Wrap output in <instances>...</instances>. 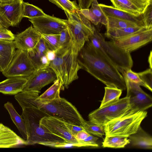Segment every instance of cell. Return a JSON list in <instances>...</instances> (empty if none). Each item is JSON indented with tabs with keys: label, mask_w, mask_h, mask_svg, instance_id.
<instances>
[{
	"label": "cell",
	"mask_w": 152,
	"mask_h": 152,
	"mask_svg": "<svg viewBox=\"0 0 152 152\" xmlns=\"http://www.w3.org/2000/svg\"><path fill=\"white\" fill-rule=\"evenodd\" d=\"M63 87L59 79H56L53 84L44 92L37 98L36 101L38 103L45 104L59 98L60 90Z\"/></svg>",
	"instance_id": "d4e9b609"
},
{
	"label": "cell",
	"mask_w": 152,
	"mask_h": 152,
	"mask_svg": "<svg viewBox=\"0 0 152 152\" xmlns=\"http://www.w3.org/2000/svg\"><path fill=\"white\" fill-rule=\"evenodd\" d=\"M83 126L85 130L89 134L102 138L105 133L104 127L97 125L89 121L85 120Z\"/></svg>",
	"instance_id": "836d02e7"
},
{
	"label": "cell",
	"mask_w": 152,
	"mask_h": 152,
	"mask_svg": "<svg viewBox=\"0 0 152 152\" xmlns=\"http://www.w3.org/2000/svg\"><path fill=\"white\" fill-rule=\"evenodd\" d=\"M147 0V1H152V0Z\"/></svg>",
	"instance_id": "681fc988"
},
{
	"label": "cell",
	"mask_w": 152,
	"mask_h": 152,
	"mask_svg": "<svg viewBox=\"0 0 152 152\" xmlns=\"http://www.w3.org/2000/svg\"><path fill=\"white\" fill-rule=\"evenodd\" d=\"M152 2L148 5L142 14V21L144 26L147 29L152 28Z\"/></svg>",
	"instance_id": "74e56055"
},
{
	"label": "cell",
	"mask_w": 152,
	"mask_h": 152,
	"mask_svg": "<svg viewBox=\"0 0 152 152\" xmlns=\"http://www.w3.org/2000/svg\"><path fill=\"white\" fill-rule=\"evenodd\" d=\"M99 6L107 17L117 18L133 22L138 26H144L142 14L139 16H135L113 6L103 4H99Z\"/></svg>",
	"instance_id": "44dd1931"
},
{
	"label": "cell",
	"mask_w": 152,
	"mask_h": 152,
	"mask_svg": "<svg viewBox=\"0 0 152 152\" xmlns=\"http://www.w3.org/2000/svg\"><path fill=\"white\" fill-rule=\"evenodd\" d=\"M130 143L128 137L124 136H105L102 142L104 148H121Z\"/></svg>",
	"instance_id": "f1b7e54d"
},
{
	"label": "cell",
	"mask_w": 152,
	"mask_h": 152,
	"mask_svg": "<svg viewBox=\"0 0 152 152\" xmlns=\"http://www.w3.org/2000/svg\"><path fill=\"white\" fill-rule=\"evenodd\" d=\"M41 37V34L31 26L15 35L14 42L16 48L28 51L36 46Z\"/></svg>",
	"instance_id": "9a60e30c"
},
{
	"label": "cell",
	"mask_w": 152,
	"mask_h": 152,
	"mask_svg": "<svg viewBox=\"0 0 152 152\" xmlns=\"http://www.w3.org/2000/svg\"><path fill=\"white\" fill-rule=\"evenodd\" d=\"M63 10L66 14L72 13L80 10L76 1L70 0H48Z\"/></svg>",
	"instance_id": "1f68e13d"
},
{
	"label": "cell",
	"mask_w": 152,
	"mask_h": 152,
	"mask_svg": "<svg viewBox=\"0 0 152 152\" xmlns=\"http://www.w3.org/2000/svg\"><path fill=\"white\" fill-rule=\"evenodd\" d=\"M152 39V28L144 29L122 38L111 40L123 51L130 53L146 45Z\"/></svg>",
	"instance_id": "7c38bea8"
},
{
	"label": "cell",
	"mask_w": 152,
	"mask_h": 152,
	"mask_svg": "<svg viewBox=\"0 0 152 152\" xmlns=\"http://www.w3.org/2000/svg\"><path fill=\"white\" fill-rule=\"evenodd\" d=\"M77 62L81 67L106 86L126 89L124 79L117 67L86 42L78 53Z\"/></svg>",
	"instance_id": "6da1fadb"
},
{
	"label": "cell",
	"mask_w": 152,
	"mask_h": 152,
	"mask_svg": "<svg viewBox=\"0 0 152 152\" xmlns=\"http://www.w3.org/2000/svg\"><path fill=\"white\" fill-rule=\"evenodd\" d=\"M2 27L1 25H0V27Z\"/></svg>",
	"instance_id": "f907efd6"
},
{
	"label": "cell",
	"mask_w": 152,
	"mask_h": 152,
	"mask_svg": "<svg viewBox=\"0 0 152 152\" xmlns=\"http://www.w3.org/2000/svg\"><path fill=\"white\" fill-rule=\"evenodd\" d=\"M46 55L48 61L50 63L55 57V50H49L47 52Z\"/></svg>",
	"instance_id": "bcb514c9"
},
{
	"label": "cell",
	"mask_w": 152,
	"mask_h": 152,
	"mask_svg": "<svg viewBox=\"0 0 152 152\" xmlns=\"http://www.w3.org/2000/svg\"><path fill=\"white\" fill-rule=\"evenodd\" d=\"M130 110L129 98L119 99L113 104L98 108L88 115L90 122L99 126H104L108 122L128 113Z\"/></svg>",
	"instance_id": "ba28073f"
},
{
	"label": "cell",
	"mask_w": 152,
	"mask_h": 152,
	"mask_svg": "<svg viewBox=\"0 0 152 152\" xmlns=\"http://www.w3.org/2000/svg\"><path fill=\"white\" fill-rule=\"evenodd\" d=\"M48 49L50 50H56L58 47L60 34H41Z\"/></svg>",
	"instance_id": "e575fe53"
},
{
	"label": "cell",
	"mask_w": 152,
	"mask_h": 152,
	"mask_svg": "<svg viewBox=\"0 0 152 152\" xmlns=\"http://www.w3.org/2000/svg\"><path fill=\"white\" fill-rule=\"evenodd\" d=\"M71 43L58 49L57 60L59 66L60 80L63 86L68 88L69 85L78 79V72L81 69L77 61V56L71 49Z\"/></svg>",
	"instance_id": "52a82bcc"
},
{
	"label": "cell",
	"mask_w": 152,
	"mask_h": 152,
	"mask_svg": "<svg viewBox=\"0 0 152 152\" xmlns=\"http://www.w3.org/2000/svg\"><path fill=\"white\" fill-rule=\"evenodd\" d=\"M105 92L99 107L110 105L117 101L120 99L122 90L117 88L106 86Z\"/></svg>",
	"instance_id": "f546056e"
},
{
	"label": "cell",
	"mask_w": 152,
	"mask_h": 152,
	"mask_svg": "<svg viewBox=\"0 0 152 152\" xmlns=\"http://www.w3.org/2000/svg\"><path fill=\"white\" fill-rule=\"evenodd\" d=\"M22 6V16L23 18H37L44 16L46 14L41 9L28 2L23 1Z\"/></svg>",
	"instance_id": "4dcf8cb0"
},
{
	"label": "cell",
	"mask_w": 152,
	"mask_h": 152,
	"mask_svg": "<svg viewBox=\"0 0 152 152\" xmlns=\"http://www.w3.org/2000/svg\"><path fill=\"white\" fill-rule=\"evenodd\" d=\"M146 111L135 113L130 111L119 118L108 122L104 126L105 136L129 137L135 133L142 121L147 116Z\"/></svg>",
	"instance_id": "5b68a950"
},
{
	"label": "cell",
	"mask_w": 152,
	"mask_h": 152,
	"mask_svg": "<svg viewBox=\"0 0 152 152\" xmlns=\"http://www.w3.org/2000/svg\"><path fill=\"white\" fill-rule=\"evenodd\" d=\"M21 1H23V0H21Z\"/></svg>",
	"instance_id": "816d5d0a"
},
{
	"label": "cell",
	"mask_w": 152,
	"mask_h": 152,
	"mask_svg": "<svg viewBox=\"0 0 152 152\" xmlns=\"http://www.w3.org/2000/svg\"><path fill=\"white\" fill-rule=\"evenodd\" d=\"M93 0H78L80 9L89 8Z\"/></svg>",
	"instance_id": "7bdbcfd3"
},
{
	"label": "cell",
	"mask_w": 152,
	"mask_h": 152,
	"mask_svg": "<svg viewBox=\"0 0 152 152\" xmlns=\"http://www.w3.org/2000/svg\"><path fill=\"white\" fill-rule=\"evenodd\" d=\"M4 106L8 111L11 120L23 139L26 140L28 138V134L25 123L21 115L18 113L11 102H7L4 104Z\"/></svg>",
	"instance_id": "484cf974"
},
{
	"label": "cell",
	"mask_w": 152,
	"mask_h": 152,
	"mask_svg": "<svg viewBox=\"0 0 152 152\" xmlns=\"http://www.w3.org/2000/svg\"><path fill=\"white\" fill-rule=\"evenodd\" d=\"M120 72L121 73L124 80L134 82L145 88V86L141 79L138 73L133 71L131 69L122 70Z\"/></svg>",
	"instance_id": "d590c367"
},
{
	"label": "cell",
	"mask_w": 152,
	"mask_h": 152,
	"mask_svg": "<svg viewBox=\"0 0 152 152\" xmlns=\"http://www.w3.org/2000/svg\"><path fill=\"white\" fill-rule=\"evenodd\" d=\"M148 62L149 64L150 68L152 69V51L150 52V54L148 58Z\"/></svg>",
	"instance_id": "7dc6e473"
},
{
	"label": "cell",
	"mask_w": 152,
	"mask_h": 152,
	"mask_svg": "<svg viewBox=\"0 0 152 152\" xmlns=\"http://www.w3.org/2000/svg\"><path fill=\"white\" fill-rule=\"evenodd\" d=\"M40 91H26L15 95L14 97L22 109L26 107L37 108L35 99L39 96Z\"/></svg>",
	"instance_id": "4316f807"
},
{
	"label": "cell",
	"mask_w": 152,
	"mask_h": 152,
	"mask_svg": "<svg viewBox=\"0 0 152 152\" xmlns=\"http://www.w3.org/2000/svg\"><path fill=\"white\" fill-rule=\"evenodd\" d=\"M30 58L28 50L18 49L7 67L2 72L5 77H27L37 69Z\"/></svg>",
	"instance_id": "9c48e42d"
},
{
	"label": "cell",
	"mask_w": 152,
	"mask_h": 152,
	"mask_svg": "<svg viewBox=\"0 0 152 152\" xmlns=\"http://www.w3.org/2000/svg\"><path fill=\"white\" fill-rule=\"evenodd\" d=\"M99 24L95 26L89 42L103 56L115 65L119 72L131 69L133 63L130 53L119 49L111 40L106 41L104 36L100 32Z\"/></svg>",
	"instance_id": "3957f363"
},
{
	"label": "cell",
	"mask_w": 152,
	"mask_h": 152,
	"mask_svg": "<svg viewBox=\"0 0 152 152\" xmlns=\"http://www.w3.org/2000/svg\"><path fill=\"white\" fill-rule=\"evenodd\" d=\"M22 110L21 115L25 123L28 137L26 140L27 145L37 144L56 148L66 142L60 137L47 132L39 125L41 118L49 116L45 112L36 107H26Z\"/></svg>",
	"instance_id": "7a4b0ae2"
},
{
	"label": "cell",
	"mask_w": 152,
	"mask_h": 152,
	"mask_svg": "<svg viewBox=\"0 0 152 152\" xmlns=\"http://www.w3.org/2000/svg\"><path fill=\"white\" fill-rule=\"evenodd\" d=\"M36 101L37 108L49 116L56 117L67 123L83 126L85 120L75 107L64 98L60 97L45 104Z\"/></svg>",
	"instance_id": "8992f818"
},
{
	"label": "cell",
	"mask_w": 152,
	"mask_h": 152,
	"mask_svg": "<svg viewBox=\"0 0 152 152\" xmlns=\"http://www.w3.org/2000/svg\"><path fill=\"white\" fill-rule=\"evenodd\" d=\"M15 48L14 41L0 40V70L1 72L10 64Z\"/></svg>",
	"instance_id": "603a6c76"
},
{
	"label": "cell",
	"mask_w": 152,
	"mask_h": 152,
	"mask_svg": "<svg viewBox=\"0 0 152 152\" xmlns=\"http://www.w3.org/2000/svg\"><path fill=\"white\" fill-rule=\"evenodd\" d=\"M98 139V138L90 134L85 139L80 142L82 144L83 147H97L99 145L96 141Z\"/></svg>",
	"instance_id": "60d3db41"
},
{
	"label": "cell",
	"mask_w": 152,
	"mask_h": 152,
	"mask_svg": "<svg viewBox=\"0 0 152 152\" xmlns=\"http://www.w3.org/2000/svg\"><path fill=\"white\" fill-rule=\"evenodd\" d=\"M27 81V77H15L0 82V93L15 95L22 91Z\"/></svg>",
	"instance_id": "ffe728a7"
},
{
	"label": "cell",
	"mask_w": 152,
	"mask_h": 152,
	"mask_svg": "<svg viewBox=\"0 0 152 152\" xmlns=\"http://www.w3.org/2000/svg\"><path fill=\"white\" fill-rule=\"evenodd\" d=\"M90 9H80L81 12L93 25L101 23L106 26L107 17L99 6L97 0H93Z\"/></svg>",
	"instance_id": "7402d4cb"
},
{
	"label": "cell",
	"mask_w": 152,
	"mask_h": 152,
	"mask_svg": "<svg viewBox=\"0 0 152 152\" xmlns=\"http://www.w3.org/2000/svg\"><path fill=\"white\" fill-rule=\"evenodd\" d=\"M23 1L14 0L9 4H0V11L10 22L11 26H18L23 18Z\"/></svg>",
	"instance_id": "2e32d148"
},
{
	"label": "cell",
	"mask_w": 152,
	"mask_h": 152,
	"mask_svg": "<svg viewBox=\"0 0 152 152\" xmlns=\"http://www.w3.org/2000/svg\"><path fill=\"white\" fill-rule=\"evenodd\" d=\"M14 0H0V4H6L11 3Z\"/></svg>",
	"instance_id": "c3c4849f"
},
{
	"label": "cell",
	"mask_w": 152,
	"mask_h": 152,
	"mask_svg": "<svg viewBox=\"0 0 152 152\" xmlns=\"http://www.w3.org/2000/svg\"><path fill=\"white\" fill-rule=\"evenodd\" d=\"M130 143L133 146L147 149H152V137L141 127H139L137 132L128 137Z\"/></svg>",
	"instance_id": "cb8c5ba5"
},
{
	"label": "cell",
	"mask_w": 152,
	"mask_h": 152,
	"mask_svg": "<svg viewBox=\"0 0 152 152\" xmlns=\"http://www.w3.org/2000/svg\"><path fill=\"white\" fill-rule=\"evenodd\" d=\"M67 29L71 39V49L78 56L95 30V26L80 11L66 14Z\"/></svg>",
	"instance_id": "277c9868"
},
{
	"label": "cell",
	"mask_w": 152,
	"mask_h": 152,
	"mask_svg": "<svg viewBox=\"0 0 152 152\" xmlns=\"http://www.w3.org/2000/svg\"><path fill=\"white\" fill-rule=\"evenodd\" d=\"M0 72H1L0 70Z\"/></svg>",
	"instance_id": "f5cc1de1"
},
{
	"label": "cell",
	"mask_w": 152,
	"mask_h": 152,
	"mask_svg": "<svg viewBox=\"0 0 152 152\" xmlns=\"http://www.w3.org/2000/svg\"><path fill=\"white\" fill-rule=\"evenodd\" d=\"M27 78V81L23 91H40L43 87L54 81L57 77L49 66L37 69Z\"/></svg>",
	"instance_id": "5bb4252c"
},
{
	"label": "cell",
	"mask_w": 152,
	"mask_h": 152,
	"mask_svg": "<svg viewBox=\"0 0 152 152\" xmlns=\"http://www.w3.org/2000/svg\"><path fill=\"white\" fill-rule=\"evenodd\" d=\"M66 124L70 132L75 137L78 132L81 130H85L82 126H78L67 123Z\"/></svg>",
	"instance_id": "b9f144b4"
},
{
	"label": "cell",
	"mask_w": 152,
	"mask_h": 152,
	"mask_svg": "<svg viewBox=\"0 0 152 152\" xmlns=\"http://www.w3.org/2000/svg\"><path fill=\"white\" fill-rule=\"evenodd\" d=\"M90 134H91L88 133L86 130H83L78 132L75 136V137L76 139L79 142L85 139Z\"/></svg>",
	"instance_id": "ee69618b"
},
{
	"label": "cell",
	"mask_w": 152,
	"mask_h": 152,
	"mask_svg": "<svg viewBox=\"0 0 152 152\" xmlns=\"http://www.w3.org/2000/svg\"><path fill=\"white\" fill-rule=\"evenodd\" d=\"M39 125L47 132L60 137L66 142L73 143L76 147H82L81 143L70 132L66 122L56 117L46 116L41 119Z\"/></svg>",
	"instance_id": "30bf717a"
},
{
	"label": "cell",
	"mask_w": 152,
	"mask_h": 152,
	"mask_svg": "<svg viewBox=\"0 0 152 152\" xmlns=\"http://www.w3.org/2000/svg\"><path fill=\"white\" fill-rule=\"evenodd\" d=\"M28 20L40 34H59L62 30L67 28V20L46 14L42 16L28 18Z\"/></svg>",
	"instance_id": "4fadbf2b"
},
{
	"label": "cell",
	"mask_w": 152,
	"mask_h": 152,
	"mask_svg": "<svg viewBox=\"0 0 152 152\" xmlns=\"http://www.w3.org/2000/svg\"><path fill=\"white\" fill-rule=\"evenodd\" d=\"M71 43V37L67 29L66 28L63 30L60 33L59 45L58 49L64 47Z\"/></svg>",
	"instance_id": "f35d334b"
},
{
	"label": "cell",
	"mask_w": 152,
	"mask_h": 152,
	"mask_svg": "<svg viewBox=\"0 0 152 152\" xmlns=\"http://www.w3.org/2000/svg\"><path fill=\"white\" fill-rule=\"evenodd\" d=\"M0 25L3 27L8 28L11 26L10 22L5 18L4 16L0 11Z\"/></svg>",
	"instance_id": "f6af8a7d"
},
{
	"label": "cell",
	"mask_w": 152,
	"mask_h": 152,
	"mask_svg": "<svg viewBox=\"0 0 152 152\" xmlns=\"http://www.w3.org/2000/svg\"><path fill=\"white\" fill-rule=\"evenodd\" d=\"M127 90L126 97L129 99L130 111L135 113L145 111L152 106V98L145 92L140 86L134 82L125 80Z\"/></svg>",
	"instance_id": "8fae6325"
},
{
	"label": "cell",
	"mask_w": 152,
	"mask_h": 152,
	"mask_svg": "<svg viewBox=\"0 0 152 152\" xmlns=\"http://www.w3.org/2000/svg\"><path fill=\"white\" fill-rule=\"evenodd\" d=\"M21 145H27L26 140L0 123V148H12Z\"/></svg>",
	"instance_id": "ac0fdd59"
},
{
	"label": "cell",
	"mask_w": 152,
	"mask_h": 152,
	"mask_svg": "<svg viewBox=\"0 0 152 152\" xmlns=\"http://www.w3.org/2000/svg\"><path fill=\"white\" fill-rule=\"evenodd\" d=\"M15 35L7 28L0 27V40L14 41Z\"/></svg>",
	"instance_id": "ab89813d"
},
{
	"label": "cell",
	"mask_w": 152,
	"mask_h": 152,
	"mask_svg": "<svg viewBox=\"0 0 152 152\" xmlns=\"http://www.w3.org/2000/svg\"><path fill=\"white\" fill-rule=\"evenodd\" d=\"M49 50L41 37L36 46L28 51L29 56L37 69L49 66L50 62L46 55Z\"/></svg>",
	"instance_id": "d6986e66"
},
{
	"label": "cell",
	"mask_w": 152,
	"mask_h": 152,
	"mask_svg": "<svg viewBox=\"0 0 152 152\" xmlns=\"http://www.w3.org/2000/svg\"><path fill=\"white\" fill-rule=\"evenodd\" d=\"M106 29L121 28L137 26L135 23L127 20L110 16H107Z\"/></svg>",
	"instance_id": "d6a6232c"
},
{
	"label": "cell",
	"mask_w": 152,
	"mask_h": 152,
	"mask_svg": "<svg viewBox=\"0 0 152 152\" xmlns=\"http://www.w3.org/2000/svg\"><path fill=\"white\" fill-rule=\"evenodd\" d=\"M138 73L141 79L145 84V88L152 92V69L149 68Z\"/></svg>",
	"instance_id": "8d00e7d4"
},
{
	"label": "cell",
	"mask_w": 152,
	"mask_h": 152,
	"mask_svg": "<svg viewBox=\"0 0 152 152\" xmlns=\"http://www.w3.org/2000/svg\"><path fill=\"white\" fill-rule=\"evenodd\" d=\"M146 29L144 26H139L121 28L106 29L104 36L110 40H117Z\"/></svg>",
	"instance_id": "83f0119b"
},
{
	"label": "cell",
	"mask_w": 152,
	"mask_h": 152,
	"mask_svg": "<svg viewBox=\"0 0 152 152\" xmlns=\"http://www.w3.org/2000/svg\"><path fill=\"white\" fill-rule=\"evenodd\" d=\"M110 0L115 8L137 16L142 14L152 2L146 0Z\"/></svg>",
	"instance_id": "e0dca14e"
}]
</instances>
